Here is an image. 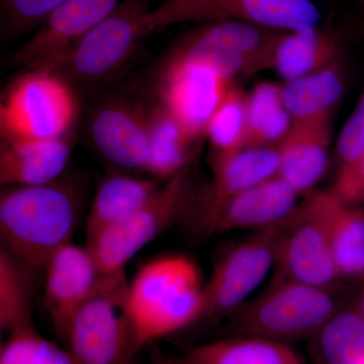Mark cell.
<instances>
[{
	"mask_svg": "<svg viewBox=\"0 0 364 364\" xmlns=\"http://www.w3.org/2000/svg\"><path fill=\"white\" fill-rule=\"evenodd\" d=\"M129 360L146 346L181 331L205 314V284L191 258L167 255L140 267L123 301Z\"/></svg>",
	"mask_w": 364,
	"mask_h": 364,
	"instance_id": "obj_1",
	"label": "cell"
},
{
	"mask_svg": "<svg viewBox=\"0 0 364 364\" xmlns=\"http://www.w3.org/2000/svg\"><path fill=\"white\" fill-rule=\"evenodd\" d=\"M79 213L78 193L69 181L2 186L0 237L4 249L32 269L70 243Z\"/></svg>",
	"mask_w": 364,
	"mask_h": 364,
	"instance_id": "obj_2",
	"label": "cell"
},
{
	"mask_svg": "<svg viewBox=\"0 0 364 364\" xmlns=\"http://www.w3.org/2000/svg\"><path fill=\"white\" fill-rule=\"evenodd\" d=\"M336 291L272 279L262 294L231 315L234 329L238 335L289 345L310 340L341 309Z\"/></svg>",
	"mask_w": 364,
	"mask_h": 364,
	"instance_id": "obj_3",
	"label": "cell"
},
{
	"mask_svg": "<svg viewBox=\"0 0 364 364\" xmlns=\"http://www.w3.org/2000/svg\"><path fill=\"white\" fill-rule=\"evenodd\" d=\"M153 0H122L105 20L52 65L72 85L100 87L117 77L150 36L147 16Z\"/></svg>",
	"mask_w": 364,
	"mask_h": 364,
	"instance_id": "obj_4",
	"label": "cell"
},
{
	"mask_svg": "<svg viewBox=\"0 0 364 364\" xmlns=\"http://www.w3.org/2000/svg\"><path fill=\"white\" fill-rule=\"evenodd\" d=\"M75 88L48 67L23 70L4 90L1 138L48 140L71 135L78 116Z\"/></svg>",
	"mask_w": 364,
	"mask_h": 364,
	"instance_id": "obj_5",
	"label": "cell"
},
{
	"mask_svg": "<svg viewBox=\"0 0 364 364\" xmlns=\"http://www.w3.org/2000/svg\"><path fill=\"white\" fill-rule=\"evenodd\" d=\"M280 31L240 21L203 23L169 50L167 61L212 67L229 82L272 69Z\"/></svg>",
	"mask_w": 364,
	"mask_h": 364,
	"instance_id": "obj_6",
	"label": "cell"
},
{
	"mask_svg": "<svg viewBox=\"0 0 364 364\" xmlns=\"http://www.w3.org/2000/svg\"><path fill=\"white\" fill-rule=\"evenodd\" d=\"M193 202L189 163L165 181L147 202L107 228L86 246L105 274H126L124 268L132 258L188 214Z\"/></svg>",
	"mask_w": 364,
	"mask_h": 364,
	"instance_id": "obj_7",
	"label": "cell"
},
{
	"mask_svg": "<svg viewBox=\"0 0 364 364\" xmlns=\"http://www.w3.org/2000/svg\"><path fill=\"white\" fill-rule=\"evenodd\" d=\"M322 14L312 0H162L147 16L150 36L178 23L240 21L280 32L306 30Z\"/></svg>",
	"mask_w": 364,
	"mask_h": 364,
	"instance_id": "obj_8",
	"label": "cell"
},
{
	"mask_svg": "<svg viewBox=\"0 0 364 364\" xmlns=\"http://www.w3.org/2000/svg\"><path fill=\"white\" fill-rule=\"evenodd\" d=\"M273 279L337 289L341 279L333 258L325 191L313 193L287 218L277 239Z\"/></svg>",
	"mask_w": 364,
	"mask_h": 364,
	"instance_id": "obj_9",
	"label": "cell"
},
{
	"mask_svg": "<svg viewBox=\"0 0 364 364\" xmlns=\"http://www.w3.org/2000/svg\"><path fill=\"white\" fill-rule=\"evenodd\" d=\"M251 233L215 260L205 284L203 316L233 315L274 267L277 239L284 222Z\"/></svg>",
	"mask_w": 364,
	"mask_h": 364,
	"instance_id": "obj_10",
	"label": "cell"
},
{
	"mask_svg": "<svg viewBox=\"0 0 364 364\" xmlns=\"http://www.w3.org/2000/svg\"><path fill=\"white\" fill-rule=\"evenodd\" d=\"M128 284H114L91 298L57 332L74 364H131L123 314Z\"/></svg>",
	"mask_w": 364,
	"mask_h": 364,
	"instance_id": "obj_11",
	"label": "cell"
},
{
	"mask_svg": "<svg viewBox=\"0 0 364 364\" xmlns=\"http://www.w3.org/2000/svg\"><path fill=\"white\" fill-rule=\"evenodd\" d=\"M230 83L205 64L165 60L158 75L156 100L196 142L205 136L208 122Z\"/></svg>",
	"mask_w": 364,
	"mask_h": 364,
	"instance_id": "obj_12",
	"label": "cell"
},
{
	"mask_svg": "<svg viewBox=\"0 0 364 364\" xmlns=\"http://www.w3.org/2000/svg\"><path fill=\"white\" fill-rule=\"evenodd\" d=\"M44 269L45 308L57 332L86 301L127 282L124 274H105L87 246L72 242L53 254Z\"/></svg>",
	"mask_w": 364,
	"mask_h": 364,
	"instance_id": "obj_13",
	"label": "cell"
},
{
	"mask_svg": "<svg viewBox=\"0 0 364 364\" xmlns=\"http://www.w3.org/2000/svg\"><path fill=\"white\" fill-rule=\"evenodd\" d=\"M121 1L67 0L14 53L13 66L23 71L52 65L105 20Z\"/></svg>",
	"mask_w": 364,
	"mask_h": 364,
	"instance_id": "obj_14",
	"label": "cell"
},
{
	"mask_svg": "<svg viewBox=\"0 0 364 364\" xmlns=\"http://www.w3.org/2000/svg\"><path fill=\"white\" fill-rule=\"evenodd\" d=\"M298 193L275 176L200 210L207 235L262 231L284 222L299 205Z\"/></svg>",
	"mask_w": 364,
	"mask_h": 364,
	"instance_id": "obj_15",
	"label": "cell"
},
{
	"mask_svg": "<svg viewBox=\"0 0 364 364\" xmlns=\"http://www.w3.org/2000/svg\"><path fill=\"white\" fill-rule=\"evenodd\" d=\"M87 132L107 162L124 170L147 169L149 140L141 104L119 97L102 100L90 112Z\"/></svg>",
	"mask_w": 364,
	"mask_h": 364,
	"instance_id": "obj_16",
	"label": "cell"
},
{
	"mask_svg": "<svg viewBox=\"0 0 364 364\" xmlns=\"http://www.w3.org/2000/svg\"><path fill=\"white\" fill-rule=\"evenodd\" d=\"M74 147L73 136L58 139L1 138L0 184L40 186L62 177Z\"/></svg>",
	"mask_w": 364,
	"mask_h": 364,
	"instance_id": "obj_17",
	"label": "cell"
},
{
	"mask_svg": "<svg viewBox=\"0 0 364 364\" xmlns=\"http://www.w3.org/2000/svg\"><path fill=\"white\" fill-rule=\"evenodd\" d=\"M331 139V117L294 123L279 146L277 177L299 196L312 191L327 171Z\"/></svg>",
	"mask_w": 364,
	"mask_h": 364,
	"instance_id": "obj_18",
	"label": "cell"
},
{
	"mask_svg": "<svg viewBox=\"0 0 364 364\" xmlns=\"http://www.w3.org/2000/svg\"><path fill=\"white\" fill-rule=\"evenodd\" d=\"M212 181L200 200V210L277 176L279 147L245 146L210 155Z\"/></svg>",
	"mask_w": 364,
	"mask_h": 364,
	"instance_id": "obj_19",
	"label": "cell"
},
{
	"mask_svg": "<svg viewBox=\"0 0 364 364\" xmlns=\"http://www.w3.org/2000/svg\"><path fill=\"white\" fill-rule=\"evenodd\" d=\"M346 41L339 28L318 25L284 32L273 54L272 69L284 81L315 73L344 56Z\"/></svg>",
	"mask_w": 364,
	"mask_h": 364,
	"instance_id": "obj_20",
	"label": "cell"
},
{
	"mask_svg": "<svg viewBox=\"0 0 364 364\" xmlns=\"http://www.w3.org/2000/svg\"><path fill=\"white\" fill-rule=\"evenodd\" d=\"M344 56L315 73L280 85L294 123L332 117L347 88Z\"/></svg>",
	"mask_w": 364,
	"mask_h": 364,
	"instance_id": "obj_21",
	"label": "cell"
},
{
	"mask_svg": "<svg viewBox=\"0 0 364 364\" xmlns=\"http://www.w3.org/2000/svg\"><path fill=\"white\" fill-rule=\"evenodd\" d=\"M141 107L149 140L146 172L159 181H168L191 163L196 142L178 119L157 100L141 102Z\"/></svg>",
	"mask_w": 364,
	"mask_h": 364,
	"instance_id": "obj_22",
	"label": "cell"
},
{
	"mask_svg": "<svg viewBox=\"0 0 364 364\" xmlns=\"http://www.w3.org/2000/svg\"><path fill=\"white\" fill-rule=\"evenodd\" d=\"M165 181L127 173L105 177L98 186L86 220V243L90 245L107 228L144 205Z\"/></svg>",
	"mask_w": 364,
	"mask_h": 364,
	"instance_id": "obj_23",
	"label": "cell"
},
{
	"mask_svg": "<svg viewBox=\"0 0 364 364\" xmlns=\"http://www.w3.org/2000/svg\"><path fill=\"white\" fill-rule=\"evenodd\" d=\"M325 208L340 279L364 286V208L340 202L329 191H325Z\"/></svg>",
	"mask_w": 364,
	"mask_h": 364,
	"instance_id": "obj_24",
	"label": "cell"
},
{
	"mask_svg": "<svg viewBox=\"0 0 364 364\" xmlns=\"http://www.w3.org/2000/svg\"><path fill=\"white\" fill-rule=\"evenodd\" d=\"M178 364H303L291 345L237 335L189 349Z\"/></svg>",
	"mask_w": 364,
	"mask_h": 364,
	"instance_id": "obj_25",
	"label": "cell"
},
{
	"mask_svg": "<svg viewBox=\"0 0 364 364\" xmlns=\"http://www.w3.org/2000/svg\"><path fill=\"white\" fill-rule=\"evenodd\" d=\"M317 364H360L364 359V315L355 304L341 308L309 340Z\"/></svg>",
	"mask_w": 364,
	"mask_h": 364,
	"instance_id": "obj_26",
	"label": "cell"
},
{
	"mask_svg": "<svg viewBox=\"0 0 364 364\" xmlns=\"http://www.w3.org/2000/svg\"><path fill=\"white\" fill-rule=\"evenodd\" d=\"M20 258L0 251V328L9 335L35 327L33 322V272Z\"/></svg>",
	"mask_w": 364,
	"mask_h": 364,
	"instance_id": "obj_27",
	"label": "cell"
},
{
	"mask_svg": "<svg viewBox=\"0 0 364 364\" xmlns=\"http://www.w3.org/2000/svg\"><path fill=\"white\" fill-rule=\"evenodd\" d=\"M294 119L282 97V86L261 82L248 93L246 146L279 147L293 128Z\"/></svg>",
	"mask_w": 364,
	"mask_h": 364,
	"instance_id": "obj_28",
	"label": "cell"
},
{
	"mask_svg": "<svg viewBox=\"0 0 364 364\" xmlns=\"http://www.w3.org/2000/svg\"><path fill=\"white\" fill-rule=\"evenodd\" d=\"M248 135V93L230 83L205 131L212 150L231 152L245 147Z\"/></svg>",
	"mask_w": 364,
	"mask_h": 364,
	"instance_id": "obj_29",
	"label": "cell"
},
{
	"mask_svg": "<svg viewBox=\"0 0 364 364\" xmlns=\"http://www.w3.org/2000/svg\"><path fill=\"white\" fill-rule=\"evenodd\" d=\"M0 364H74L66 349L43 337L35 327L9 335L0 350Z\"/></svg>",
	"mask_w": 364,
	"mask_h": 364,
	"instance_id": "obj_30",
	"label": "cell"
},
{
	"mask_svg": "<svg viewBox=\"0 0 364 364\" xmlns=\"http://www.w3.org/2000/svg\"><path fill=\"white\" fill-rule=\"evenodd\" d=\"M67 0H0L1 33L18 37L36 30Z\"/></svg>",
	"mask_w": 364,
	"mask_h": 364,
	"instance_id": "obj_31",
	"label": "cell"
},
{
	"mask_svg": "<svg viewBox=\"0 0 364 364\" xmlns=\"http://www.w3.org/2000/svg\"><path fill=\"white\" fill-rule=\"evenodd\" d=\"M349 25L364 43V16H349ZM329 191L340 202L347 205H363L364 156L350 166L339 169Z\"/></svg>",
	"mask_w": 364,
	"mask_h": 364,
	"instance_id": "obj_32",
	"label": "cell"
},
{
	"mask_svg": "<svg viewBox=\"0 0 364 364\" xmlns=\"http://www.w3.org/2000/svg\"><path fill=\"white\" fill-rule=\"evenodd\" d=\"M339 169L350 166L364 156V90L358 104L340 132L335 147Z\"/></svg>",
	"mask_w": 364,
	"mask_h": 364,
	"instance_id": "obj_33",
	"label": "cell"
},
{
	"mask_svg": "<svg viewBox=\"0 0 364 364\" xmlns=\"http://www.w3.org/2000/svg\"><path fill=\"white\" fill-rule=\"evenodd\" d=\"M151 364H178L177 360H172V359L167 358L166 356H163L161 354H156L152 359Z\"/></svg>",
	"mask_w": 364,
	"mask_h": 364,
	"instance_id": "obj_34",
	"label": "cell"
},
{
	"mask_svg": "<svg viewBox=\"0 0 364 364\" xmlns=\"http://www.w3.org/2000/svg\"><path fill=\"white\" fill-rule=\"evenodd\" d=\"M358 305L364 315V289L363 294H361L360 299H359V301H358Z\"/></svg>",
	"mask_w": 364,
	"mask_h": 364,
	"instance_id": "obj_35",
	"label": "cell"
},
{
	"mask_svg": "<svg viewBox=\"0 0 364 364\" xmlns=\"http://www.w3.org/2000/svg\"><path fill=\"white\" fill-rule=\"evenodd\" d=\"M358 6H360L364 11V0H353Z\"/></svg>",
	"mask_w": 364,
	"mask_h": 364,
	"instance_id": "obj_36",
	"label": "cell"
},
{
	"mask_svg": "<svg viewBox=\"0 0 364 364\" xmlns=\"http://www.w3.org/2000/svg\"><path fill=\"white\" fill-rule=\"evenodd\" d=\"M360 364H364V359H363V363H361Z\"/></svg>",
	"mask_w": 364,
	"mask_h": 364,
	"instance_id": "obj_37",
	"label": "cell"
}]
</instances>
